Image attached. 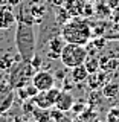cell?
Masks as SVG:
<instances>
[{"mask_svg": "<svg viewBox=\"0 0 119 122\" xmlns=\"http://www.w3.org/2000/svg\"><path fill=\"white\" fill-rule=\"evenodd\" d=\"M15 47L23 61L32 60L37 53V37L34 25L26 21H17L15 25Z\"/></svg>", "mask_w": 119, "mask_h": 122, "instance_id": "obj_1", "label": "cell"}, {"mask_svg": "<svg viewBox=\"0 0 119 122\" xmlns=\"http://www.w3.org/2000/svg\"><path fill=\"white\" fill-rule=\"evenodd\" d=\"M61 35L64 37L66 43L86 46L90 41L92 29H90V25L86 20H81V18H70L67 23H64V25L61 26Z\"/></svg>", "mask_w": 119, "mask_h": 122, "instance_id": "obj_2", "label": "cell"}, {"mask_svg": "<svg viewBox=\"0 0 119 122\" xmlns=\"http://www.w3.org/2000/svg\"><path fill=\"white\" fill-rule=\"evenodd\" d=\"M34 73H35V69L31 66V63L21 60L11 66L8 81H9V84L14 89H20V87H25L26 84L31 82Z\"/></svg>", "mask_w": 119, "mask_h": 122, "instance_id": "obj_3", "label": "cell"}, {"mask_svg": "<svg viewBox=\"0 0 119 122\" xmlns=\"http://www.w3.org/2000/svg\"><path fill=\"white\" fill-rule=\"evenodd\" d=\"M87 55H89V53H87L84 46L73 44V43H66V46H64L63 51H61L60 60H61V63H63L64 67L72 69V67L84 64Z\"/></svg>", "mask_w": 119, "mask_h": 122, "instance_id": "obj_4", "label": "cell"}, {"mask_svg": "<svg viewBox=\"0 0 119 122\" xmlns=\"http://www.w3.org/2000/svg\"><path fill=\"white\" fill-rule=\"evenodd\" d=\"M60 89H57V87H52V89L46 90V92H38L37 96L32 98V102L35 104L37 107H40V108H52V107H55V102H57V98H58L60 95Z\"/></svg>", "mask_w": 119, "mask_h": 122, "instance_id": "obj_5", "label": "cell"}, {"mask_svg": "<svg viewBox=\"0 0 119 122\" xmlns=\"http://www.w3.org/2000/svg\"><path fill=\"white\" fill-rule=\"evenodd\" d=\"M14 87L9 84V81H2L0 82V114H5L11 110L14 104Z\"/></svg>", "mask_w": 119, "mask_h": 122, "instance_id": "obj_6", "label": "cell"}, {"mask_svg": "<svg viewBox=\"0 0 119 122\" xmlns=\"http://www.w3.org/2000/svg\"><path fill=\"white\" fill-rule=\"evenodd\" d=\"M31 82L38 89V92H46L52 89V87H55V78L47 70H37L34 73L32 79H31Z\"/></svg>", "mask_w": 119, "mask_h": 122, "instance_id": "obj_7", "label": "cell"}, {"mask_svg": "<svg viewBox=\"0 0 119 122\" xmlns=\"http://www.w3.org/2000/svg\"><path fill=\"white\" fill-rule=\"evenodd\" d=\"M66 46V40L61 34H57L52 38H49L46 41V55L51 60H58L61 55V51Z\"/></svg>", "mask_w": 119, "mask_h": 122, "instance_id": "obj_8", "label": "cell"}, {"mask_svg": "<svg viewBox=\"0 0 119 122\" xmlns=\"http://www.w3.org/2000/svg\"><path fill=\"white\" fill-rule=\"evenodd\" d=\"M17 25V15L9 6H0V30H8Z\"/></svg>", "mask_w": 119, "mask_h": 122, "instance_id": "obj_9", "label": "cell"}, {"mask_svg": "<svg viewBox=\"0 0 119 122\" xmlns=\"http://www.w3.org/2000/svg\"><path fill=\"white\" fill-rule=\"evenodd\" d=\"M55 107L61 112H69V110L73 107V96L69 93L67 90H61L58 98H57V102H55Z\"/></svg>", "mask_w": 119, "mask_h": 122, "instance_id": "obj_10", "label": "cell"}, {"mask_svg": "<svg viewBox=\"0 0 119 122\" xmlns=\"http://www.w3.org/2000/svg\"><path fill=\"white\" fill-rule=\"evenodd\" d=\"M70 78H72V81L73 82H83V81H86L87 78H89V72H87V69L84 64H81V66H76V67H72L70 69Z\"/></svg>", "mask_w": 119, "mask_h": 122, "instance_id": "obj_11", "label": "cell"}, {"mask_svg": "<svg viewBox=\"0 0 119 122\" xmlns=\"http://www.w3.org/2000/svg\"><path fill=\"white\" fill-rule=\"evenodd\" d=\"M70 20V12L66 9V8H61L60 5L55 8V21L58 23V25L63 26L64 23H67Z\"/></svg>", "mask_w": 119, "mask_h": 122, "instance_id": "obj_12", "label": "cell"}, {"mask_svg": "<svg viewBox=\"0 0 119 122\" xmlns=\"http://www.w3.org/2000/svg\"><path fill=\"white\" fill-rule=\"evenodd\" d=\"M84 66H86L87 72H89V75H92V73H96V72H99V67H101V64H99V60H98V58L87 55L86 61H84Z\"/></svg>", "mask_w": 119, "mask_h": 122, "instance_id": "obj_13", "label": "cell"}, {"mask_svg": "<svg viewBox=\"0 0 119 122\" xmlns=\"http://www.w3.org/2000/svg\"><path fill=\"white\" fill-rule=\"evenodd\" d=\"M87 79H89L92 89H98V87H101V86H105V84H104L105 73H99V72H96V73L89 75V78H87Z\"/></svg>", "mask_w": 119, "mask_h": 122, "instance_id": "obj_14", "label": "cell"}, {"mask_svg": "<svg viewBox=\"0 0 119 122\" xmlns=\"http://www.w3.org/2000/svg\"><path fill=\"white\" fill-rule=\"evenodd\" d=\"M34 117L37 119V122H51V110L46 108H38L34 112Z\"/></svg>", "mask_w": 119, "mask_h": 122, "instance_id": "obj_15", "label": "cell"}, {"mask_svg": "<svg viewBox=\"0 0 119 122\" xmlns=\"http://www.w3.org/2000/svg\"><path fill=\"white\" fill-rule=\"evenodd\" d=\"M118 92H119V84H109V86L105 84V89H104V95H105V96L113 98V96L118 95Z\"/></svg>", "mask_w": 119, "mask_h": 122, "instance_id": "obj_16", "label": "cell"}, {"mask_svg": "<svg viewBox=\"0 0 119 122\" xmlns=\"http://www.w3.org/2000/svg\"><path fill=\"white\" fill-rule=\"evenodd\" d=\"M12 64H14V63H12V58H11L9 55L0 58V69H2V70H9Z\"/></svg>", "mask_w": 119, "mask_h": 122, "instance_id": "obj_17", "label": "cell"}, {"mask_svg": "<svg viewBox=\"0 0 119 122\" xmlns=\"http://www.w3.org/2000/svg\"><path fill=\"white\" fill-rule=\"evenodd\" d=\"M29 63H31V66H32L34 69H35V72H37V70H40L41 64H43V60H41V56L38 55V53H35V55L32 56V60H31Z\"/></svg>", "mask_w": 119, "mask_h": 122, "instance_id": "obj_18", "label": "cell"}, {"mask_svg": "<svg viewBox=\"0 0 119 122\" xmlns=\"http://www.w3.org/2000/svg\"><path fill=\"white\" fill-rule=\"evenodd\" d=\"M25 89H26V92H28V95H29V98H31V99H32L34 96H37V95H38V89H37L35 86H34L32 82L26 84V86H25Z\"/></svg>", "mask_w": 119, "mask_h": 122, "instance_id": "obj_19", "label": "cell"}, {"mask_svg": "<svg viewBox=\"0 0 119 122\" xmlns=\"http://www.w3.org/2000/svg\"><path fill=\"white\" fill-rule=\"evenodd\" d=\"M17 93H18V96H20L21 101H26V99H29V95H28V92H26L25 87H20V89H17Z\"/></svg>", "mask_w": 119, "mask_h": 122, "instance_id": "obj_20", "label": "cell"}, {"mask_svg": "<svg viewBox=\"0 0 119 122\" xmlns=\"http://www.w3.org/2000/svg\"><path fill=\"white\" fill-rule=\"evenodd\" d=\"M72 108H73V112H75V113H81L84 107H81V105H73V107H72Z\"/></svg>", "mask_w": 119, "mask_h": 122, "instance_id": "obj_21", "label": "cell"}, {"mask_svg": "<svg viewBox=\"0 0 119 122\" xmlns=\"http://www.w3.org/2000/svg\"><path fill=\"white\" fill-rule=\"evenodd\" d=\"M3 81V73H0V82Z\"/></svg>", "mask_w": 119, "mask_h": 122, "instance_id": "obj_22", "label": "cell"}]
</instances>
